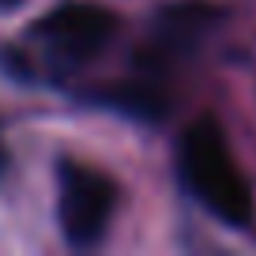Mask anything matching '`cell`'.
Masks as SVG:
<instances>
[{
  "label": "cell",
  "mask_w": 256,
  "mask_h": 256,
  "mask_svg": "<svg viewBox=\"0 0 256 256\" xmlns=\"http://www.w3.org/2000/svg\"><path fill=\"white\" fill-rule=\"evenodd\" d=\"M177 170H181L184 188L196 196V204L211 211L218 222L234 226V230L252 226V188L234 158L226 132L211 117L184 128L181 147H177Z\"/></svg>",
  "instance_id": "6da1fadb"
},
{
  "label": "cell",
  "mask_w": 256,
  "mask_h": 256,
  "mask_svg": "<svg viewBox=\"0 0 256 256\" xmlns=\"http://www.w3.org/2000/svg\"><path fill=\"white\" fill-rule=\"evenodd\" d=\"M117 211V184L110 174L87 162H60L56 174V222L64 241L76 248H90L106 238Z\"/></svg>",
  "instance_id": "7a4b0ae2"
},
{
  "label": "cell",
  "mask_w": 256,
  "mask_h": 256,
  "mask_svg": "<svg viewBox=\"0 0 256 256\" xmlns=\"http://www.w3.org/2000/svg\"><path fill=\"white\" fill-rule=\"evenodd\" d=\"M30 34L53 64L76 68V64L94 60L113 42L117 16L110 8H102V4H90V0H72V4L53 8Z\"/></svg>",
  "instance_id": "3957f363"
},
{
  "label": "cell",
  "mask_w": 256,
  "mask_h": 256,
  "mask_svg": "<svg viewBox=\"0 0 256 256\" xmlns=\"http://www.w3.org/2000/svg\"><path fill=\"white\" fill-rule=\"evenodd\" d=\"M12 4H19V0H0V8H12Z\"/></svg>",
  "instance_id": "277c9868"
},
{
  "label": "cell",
  "mask_w": 256,
  "mask_h": 256,
  "mask_svg": "<svg viewBox=\"0 0 256 256\" xmlns=\"http://www.w3.org/2000/svg\"><path fill=\"white\" fill-rule=\"evenodd\" d=\"M0 158H4V151H0Z\"/></svg>",
  "instance_id": "5b68a950"
}]
</instances>
